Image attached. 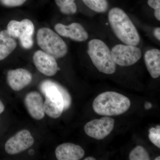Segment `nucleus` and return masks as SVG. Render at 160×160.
I'll use <instances>...</instances> for the list:
<instances>
[{"mask_svg": "<svg viewBox=\"0 0 160 160\" xmlns=\"http://www.w3.org/2000/svg\"><path fill=\"white\" fill-rule=\"evenodd\" d=\"M108 19L117 37L126 45L137 46L140 42V35L125 12L118 7L110 9Z\"/></svg>", "mask_w": 160, "mask_h": 160, "instance_id": "nucleus-1", "label": "nucleus"}, {"mask_svg": "<svg viewBox=\"0 0 160 160\" xmlns=\"http://www.w3.org/2000/svg\"><path fill=\"white\" fill-rule=\"evenodd\" d=\"M130 105V100L125 96L115 92L107 91L97 97L92 108L97 114L109 117L125 113Z\"/></svg>", "mask_w": 160, "mask_h": 160, "instance_id": "nucleus-2", "label": "nucleus"}, {"mask_svg": "<svg viewBox=\"0 0 160 160\" xmlns=\"http://www.w3.org/2000/svg\"><path fill=\"white\" fill-rule=\"evenodd\" d=\"M94 66L100 72L112 74L116 70V64L112 57L109 47L102 41L94 39L89 41L87 50Z\"/></svg>", "mask_w": 160, "mask_h": 160, "instance_id": "nucleus-3", "label": "nucleus"}, {"mask_svg": "<svg viewBox=\"0 0 160 160\" xmlns=\"http://www.w3.org/2000/svg\"><path fill=\"white\" fill-rule=\"evenodd\" d=\"M59 85L53 81L46 80L43 81L40 86L41 91L46 98L43 106L45 113L54 119L59 118L64 111V100Z\"/></svg>", "mask_w": 160, "mask_h": 160, "instance_id": "nucleus-4", "label": "nucleus"}, {"mask_svg": "<svg viewBox=\"0 0 160 160\" xmlns=\"http://www.w3.org/2000/svg\"><path fill=\"white\" fill-rule=\"evenodd\" d=\"M38 45L43 51L55 58L64 57L67 54V45L59 36L48 28H42L38 32Z\"/></svg>", "mask_w": 160, "mask_h": 160, "instance_id": "nucleus-5", "label": "nucleus"}, {"mask_svg": "<svg viewBox=\"0 0 160 160\" xmlns=\"http://www.w3.org/2000/svg\"><path fill=\"white\" fill-rule=\"evenodd\" d=\"M7 30L12 37L19 39L24 49H30L33 46L34 26L30 20L25 19L21 22L12 20L8 23Z\"/></svg>", "mask_w": 160, "mask_h": 160, "instance_id": "nucleus-6", "label": "nucleus"}, {"mask_svg": "<svg viewBox=\"0 0 160 160\" xmlns=\"http://www.w3.org/2000/svg\"><path fill=\"white\" fill-rule=\"evenodd\" d=\"M112 59L116 64L121 66L134 65L142 58L141 49L136 46L119 44L112 48L111 51Z\"/></svg>", "mask_w": 160, "mask_h": 160, "instance_id": "nucleus-7", "label": "nucleus"}, {"mask_svg": "<svg viewBox=\"0 0 160 160\" xmlns=\"http://www.w3.org/2000/svg\"><path fill=\"white\" fill-rule=\"evenodd\" d=\"M115 120L109 117L92 120L84 126V130L88 136L97 140H102L110 134L114 128Z\"/></svg>", "mask_w": 160, "mask_h": 160, "instance_id": "nucleus-8", "label": "nucleus"}, {"mask_svg": "<svg viewBox=\"0 0 160 160\" xmlns=\"http://www.w3.org/2000/svg\"><path fill=\"white\" fill-rule=\"evenodd\" d=\"M34 139L26 129L21 130L9 138L5 145V150L9 154H17L26 150L33 145Z\"/></svg>", "mask_w": 160, "mask_h": 160, "instance_id": "nucleus-9", "label": "nucleus"}, {"mask_svg": "<svg viewBox=\"0 0 160 160\" xmlns=\"http://www.w3.org/2000/svg\"><path fill=\"white\" fill-rule=\"evenodd\" d=\"M33 61L38 70L47 76H53L60 70L56 58L42 50H38L35 52Z\"/></svg>", "mask_w": 160, "mask_h": 160, "instance_id": "nucleus-10", "label": "nucleus"}, {"mask_svg": "<svg viewBox=\"0 0 160 160\" xmlns=\"http://www.w3.org/2000/svg\"><path fill=\"white\" fill-rule=\"evenodd\" d=\"M54 29L60 35L77 42H85L89 38L88 32L79 23H72L68 26L58 23Z\"/></svg>", "mask_w": 160, "mask_h": 160, "instance_id": "nucleus-11", "label": "nucleus"}, {"mask_svg": "<svg viewBox=\"0 0 160 160\" xmlns=\"http://www.w3.org/2000/svg\"><path fill=\"white\" fill-rule=\"evenodd\" d=\"M32 75L26 69L10 70L7 72V80L12 89L20 91L28 86L32 81Z\"/></svg>", "mask_w": 160, "mask_h": 160, "instance_id": "nucleus-12", "label": "nucleus"}, {"mask_svg": "<svg viewBox=\"0 0 160 160\" xmlns=\"http://www.w3.org/2000/svg\"><path fill=\"white\" fill-rule=\"evenodd\" d=\"M25 104L29 114L35 119L41 120L45 117L43 98L39 92L28 93L25 98Z\"/></svg>", "mask_w": 160, "mask_h": 160, "instance_id": "nucleus-13", "label": "nucleus"}, {"mask_svg": "<svg viewBox=\"0 0 160 160\" xmlns=\"http://www.w3.org/2000/svg\"><path fill=\"white\" fill-rule=\"evenodd\" d=\"M55 155L58 160H79L82 158L85 151L78 145L66 143L58 146L55 150Z\"/></svg>", "mask_w": 160, "mask_h": 160, "instance_id": "nucleus-14", "label": "nucleus"}, {"mask_svg": "<svg viewBox=\"0 0 160 160\" xmlns=\"http://www.w3.org/2000/svg\"><path fill=\"white\" fill-rule=\"evenodd\" d=\"M145 63L149 74L153 78L160 75V51L153 49L148 50L144 57Z\"/></svg>", "mask_w": 160, "mask_h": 160, "instance_id": "nucleus-15", "label": "nucleus"}, {"mask_svg": "<svg viewBox=\"0 0 160 160\" xmlns=\"http://www.w3.org/2000/svg\"><path fill=\"white\" fill-rule=\"evenodd\" d=\"M17 43L7 29L0 32V61L5 59L16 48Z\"/></svg>", "mask_w": 160, "mask_h": 160, "instance_id": "nucleus-16", "label": "nucleus"}, {"mask_svg": "<svg viewBox=\"0 0 160 160\" xmlns=\"http://www.w3.org/2000/svg\"><path fill=\"white\" fill-rule=\"evenodd\" d=\"M60 11L63 14H74L77 11V6L75 0H55Z\"/></svg>", "mask_w": 160, "mask_h": 160, "instance_id": "nucleus-17", "label": "nucleus"}, {"mask_svg": "<svg viewBox=\"0 0 160 160\" xmlns=\"http://www.w3.org/2000/svg\"><path fill=\"white\" fill-rule=\"evenodd\" d=\"M82 1L89 9L96 12H105L109 7L107 0H82Z\"/></svg>", "mask_w": 160, "mask_h": 160, "instance_id": "nucleus-18", "label": "nucleus"}, {"mask_svg": "<svg viewBox=\"0 0 160 160\" xmlns=\"http://www.w3.org/2000/svg\"><path fill=\"white\" fill-rule=\"evenodd\" d=\"M130 160H149L150 157L148 152L142 146H136L132 150L129 155Z\"/></svg>", "mask_w": 160, "mask_h": 160, "instance_id": "nucleus-19", "label": "nucleus"}, {"mask_svg": "<svg viewBox=\"0 0 160 160\" xmlns=\"http://www.w3.org/2000/svg\"><path fill=\"white\" fill-rule=\"evenodd\" d=\"M149 138L152 142L158 148H160V126H157L155 128H150L149 130Z\"/></svg>", "mask_w": 160, "mask_h": 160, "instance_id": "nucleus-20", "label": "nucleus"}, {"mask_svg": "<svg viewBox=\"0 0 160 160\" xmlns=\"http://www.w3.org/2000/svg\"><path fill=\"white\" fill-rule=\"evenodd\" d=\"M148 4L154 9V16L158 21H160V0H148Z\"/></svg>", "mask_w": 160, "mask_h": 160, "instance_id": "nucleus-21", "label": "nucleus"}, {"mask_svg": "<svg viewBox=\"0 0 160 160\" xmlns=\"http://www.w3.org/2000/svg\"><path fill=\"white\" fill-rule=\"evenodd\" d=\"M27 0H0L3 6L9 7H18L22 5Z\"/></svg>", "mask_w": 160, "mask_h": 160, "instance_id": "nucleus-22", "label": "nucleus"}, {"mask_svg": "<svg viewBox=\"0 0 160 160\" xmlns=\"http://www.w3.org/2000/svg\"><path fill=\"white\" fill-rule=\"evenodd\" d=\"M153 34L155 38L159 41L160 40V27H157L154 29L153 31Z\"/></svg>", "mask_w": 160, "mask_h": 160, "instance_id": "nucleus-23", "label": "nucleus"}, {"mask_svg": "<svg viewBox=\"0 0 160 160\" xmlns=\"http://www.w3.org/2000/svg\"><path fill=\"white\" fill-rule=\"evenodd\" d=\"M152 107V105L151 103L148 102H147L145 103V108L146 109H151Z\"/></svg>", "mask_w": 160, "mask_h": 160, "instance_id": "nucleus-24", "label": "nucleus"}, {"mask_svg": "<svg viewBox=\"0 0 160 160\" xmlns=\"http://www.w3.org/2000/svg\"><path fill=\"white\" fill-rule=\"evenodd\" d=\"M4 109H5V106L2 101L0 100V114L4 111Z\"/></svg>", "mask_w": 160, "mask_h": 160, "instance_id": "nucleus-25", "label": "nucleus"}, {"mask_svg": "<svg viewBox=\"0 0 160 160\" xmlns=\"http://www.w3.org/2000/svg\"><path fill=\"white\" fill-rule=\"evenodd\" d=\"M95 158H94L92 157H89L84 159V160H95Z\"/></svg>", "mask_w": 160, "mask_h": 160, "instance_id": "nucleus-26", "label": "nucleus"}, {"mask_svg": "<svg viewBox=\"0 0 160 160\" xmlns=\"http://www.w3.org/2000/svg\"><path fill=\"white\" fill-rule=\"evenodd\" d=\"M29 154L30 155H33L34 154V150H33V149H30V150H29Z\"/></svg>", "mask_w": 160, "mask_h": 160, "instance_id": "nucleus-27", "label": "nucleus"}, {"mask_svg": "<svg viewBox=\"0 0 160 160\" xmlns=\"http://www.w3.org/2000/svg\"><path fill=\"white\" fill-rule=\"evenodd\" d=\"M160 160V157L158 156V157L157 158H156L155 159V160Z\"/></svg>", "mask_w": 160, "mask_h": 160, "instance_id": "nucleus-28", "label": "nucleus"}]
</instances>
